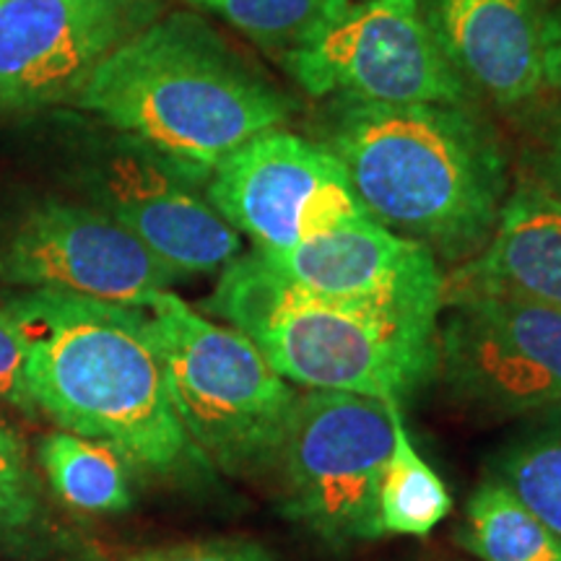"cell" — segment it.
Returning <instances> with one entry per match:
<instances>
[{
  "label": "cell",
  "mask_w": 561,
  "mask_h": 561,
  "mask_svg": "<svg viewBox=\"0 0 561 561\" xmlns=\"http://www.w3.org/2000/svg\"><path fill=\"white\" fill-rule=\"evenodd\" d=\"M320 144L371 219L466 263L486 248L510 193V151L476 104L328 100Z\"/></svg>",
  "instance_id": "1"
},
{
  "label": "cell",
  "mask_w": 561,
  "mask_h": 561,
  "mask_svg": "<svg viewBox=\"0 0 561 561\" xmlns=\"http://www.w3.org/2000/svg\"><path fill=\"white\" fill-rule=\"evenodd\" d=\"M5 310L24 333L37 411L149 473L191 476L210 466L174 411L144 307L26 291Z\"/></svg>",
  "instance_id": "2"
},
{
  "label": "cell",
  "mask_w": 561,
  "mask_h": 561,
  "mask_svg": "<svg viewBox=\"0 0 561 561\" xmlns=\"http://www.w3.org/2000/svg\"><path fill=\"white\" fill-rule=\"evenodd\" d=\"M206 185L224 157L280 128L297 104L206 19L174 11L123 42L73 100Z\"/></svg>",
  "instance_id": "3"
},
{
  "label": "cell",
  "mask_w": 561,
  "mask_h": 561,
  "mask_svg": "<svg viewBox=\"0 0 561 561\" xmlns=\"http://www.w3.org/2000/svg\"><path fill=\"white\" fill-rule=\"evenodd\" d=\"M206 310L255 343L286 382L403 403L434 375L439 314L328 297L257 250L221 268Z\"/></svg>",
  "instance_id": "4"
},
{
  "label": "cell",
  "mask_w": 561,
  "mask_h": 561,
  "mask_svg": "<svg viewBox=\"0 0 561 561\" xmlns=\"http://www.w3.org/2000/svg\"><path fill=\"white\" fill-rule=\"evenodd\" d=\"M174 411L203 458L231 476L271 471L297 390L248 335L216 325L178 294L146 301Z\"/></svg>",
  "instance_id": "5"
},
{
  "label": "cell",
  "mask_w": 561,
  "mask_h": 561,
  "mask_svg": "<svg viewBox=\"0 0 561 561\" xmlns=\"http://www.w3.org/2000/svg\"><path fill=\"white\" fill-rule=\"evenodd\" d=\"M396 409L354 392H297L273 455L280 507L325 543L385 536L380 486L396 445Z\"/></svg>",
  "instance_id": "6"
},
{
  "label": "cell",
  "mask_w": 561,
  "mask_h": 561,
  "mask_svg": "<svg viewBox=\"0 0 561 561\" xmlns=\"http://www.w3.org/2000/svg\"><path fill=\"white\" fill-rule=\"evenodd\" d=\"M66 167L89 206L128 229L180 278L216 273L242 255V234L201 193L206 185L144 140L91 121L70 138Z\"/></svg>",
  "instance_id": "7"
},
{
  "label": "cell",
  "mask_w": 561,
  "mask_h": 561,
  "mask_svg": "<svg viewBox=\"0 0 561 561\" xmlns=\"http://www.w3.org/2000/svg\"><path fill=\"white\" fill-rule=\"evenodd\" d=\"M434 375L460 411L483 421L561 405V310L502 294L447 301Z\"/></svg>",
  "instance_id": "8"
},
{
  "label": "cell",
  "mask_w": 561,
  "mask_h": 561,
  "mask_svg": "<svg viewBox=\"0 0 561 561\" xmlns=\"http://www.w3.org/2000/svg\"><path fill=\"white\" fill-rule=\"evenodd\" d=\"M278 62L312 100L476 102L421 19L416 0H351Z\"/></svg>",
  "instance_id": "9"
},
{
  "label": "cell",
  "mask_w": 561,
  "mask_h": 561,
  "mask_svg": "<svg viewBox=\"0 0 561 561\" xmlns=\"http://www.w3.org/2000/svg\"><path fill=\"white\" fill-rule=\"evenodd\" d=\"M206 198L257 252H284L341 224L369 219L343 164L284 128L252 136L214 167Z\"/></svg>",
  "instance_id": "10"
},
{
  "label": "cell",
  "mask_w": 561,
  "mask_h": 561,
  "mask_svg": "<svg viewBox=\"0 0 561 561\" xmlns=\"http://www.w3.org/2000/svg\"><path fill=\"white\" fill-rule=\"evenodd\" d=\"M0 280L26 291L146 307L180 276L100 208L42 201L0 244Z\"/></svg>",
  "instance_id": "11"
},
{
  "label": "cell",
  "mask_w": 561,
  "mask_h": 561,
  "mask_svg": "<svg viewBox=\"0 0 561 561\" xmlns=\"http://www.w3.org/2000/svg\"><path fill=\"white\" fill-rule=\"evenodd\" d=\"M159 0H0V117L73 104Z\"/></svg>",
  "instance_id": "12"
},
{
  "label": "cell",
  "mask_w": 561,
  "mask_h": 561,
  "mask_svg": "<svg viewBox=\"0 0 561 561\" xmlns=\"http://www.w3.org/2000/svg\"><path fill=\"white\" fill-rule=\"evenodd\" d=\"M261 255L310 291L409 312H442L445 273L437 255L371 216L322 231L291 250Z\"/></svg>",
  "instance_id": "13"
},
{
  "label": "cell",
  "mask_w": 561,
  "mask_h": 561,
  "mask_svg": "<svg viewBox=\"0 0 561 561\" xmlns=\"http://www.w3.org/2000/svg\"><path fill=\"white\" fill-rule=\"evenodd\" d=\"M553 0H416L473 100L517 112L543 89V37Z\"/></svg>",
  "instance_id": "14"
},
{
  "label": "cell",
  "mask_w": 561,
  "mask_h": 561,
  "mask_svg": "<svg viewBox=\"0 0 561 561\" xmlns=\"http://www.w3.org/2000/svg\"><path fill=\"white\" fill-rule=\"evenodd\" d=\"M481 294L523 297L561 310V203L520 172L486 248L445 276L442 305Z\"/></svg>",
  "instance_id": "15"
},
{
  "label": "cell",
  "mask_w": 561,
  "mask_h": 561,
  "mask_svg": "<svg viewBox=\"0 0 561 561\" xmlns=\"http://www.w3.org/2000/svg\"><path fill=\"white\" fill-rule=\"evenodd\" d=\"M37 460L60 502L87 515H110L133 504L128 460L104 442L73 432H50L39 442Z\"/></svg>",
  "instance_id": "16"
},
{
  "label": "cell",
  "mask_w": 561,
  "mask_h": 561,
  "mask_svg": "<svg viewBox=\"0 0 561 561\" xmlns=\"http://www.w3.org/2000/svg\"><path fill=\"white\" fill-rule=\"evenodd\" d=\"M486 479L561 536V405L525 416L489 460Z\"/></svg>",
  "instance_id": "17"
},
{
  "label": "cell",
  "mask_w": 561,
  "mask_h": 561,
  "mask_svg": "<svg viewBox=\"0 0 561 561\" xmlns=\"http://www.w3.org/2000/svg\"><path fill=\"white\" fill-rule=\"evenodd\" d=\"M458 541L479 561H561L559 533L489 479L468 500Z\"/></svg>",
  "instance_id": "18"
},
{
  "label": "cell",
  "mask_w": 561,
  "mask_h": 561,
  "mask_svg": "<svg viewBox=\"0 0 561 561\" xmlns=\"http://www.w3.org/2000/svg\"><path fill=\"white\" fill-rule=\"evenodd\" d=\"M396 445L380 486V523L385 536H426L450 515L453 496L445 481L432 471L413 447L396 409Z\"/></svg>",
  "instance_id": "19"
},
{
  "label": "cell",
  "mask_w": 561,
  "mask_h": 561,
  "mask_svg": "<svg viewBox=\"0 0 561 561\" xmlns=\"http://www.w3.org/2000/svg\"><path fill=\"white\" fill-rule=\"evenodd\" d=\"M53 515L24 439L0 421V557L34 559L47 553Z\"/></svg>",
  "instance_id": "20"
},
{
  "label": "cell",
  "mask_w": 561,
  "mask_h": 561,
  "mask_svg": "<svg viewBox=\"0 0 561 561\" xmlns=\"http://www.w3.org/2000/svg\"><path fill=\"white\" fill-rule=\"evenodd\" d=\"M214 13L273 58H284L318 34L351 0H185Z\"/></svg>",
  "instance_id": "21"
},
{
  "label": "cell",
  "mask_w": 561,
  "mask_h": 561,
  "mask_svg": "<svg viewBox=\"0 0 561 561\" xmlns=\"http://www.w3.org/2000/svg\"><path fill=\"white\" fill-rule=\"evenodd\" d=\"M536 100L515 112L523 123V153L517 172L561 203V100L546 104H536Z\"/></svg>",
  "instance_id": "22"
},
{
  "label": "cell",
  "mask_w": 561,
  "mask_h": 561,
  "mask_svg": "<svg viewBox=\"0 0 561 561\" xmlns=\"http://www.w3.org/2000/svg\"><path fill=\"white\" fill-rule=\"evenodd\" d=\"M0 405L37 416V405L26 382V341L13 314L0 310Z\"/></svg>",
  "instance_id": "23"
},
{
  "label": "cell",
  "mask_w": 561,
  "mask_h": 561,
  "mask_svg": "<svg viewBox=\"0 0 561 561\" xmlns=\"http://www.w3.org/2000/svg\"><path fill=\"white\" fill-rule=\"evenodd\" d=\"M128 561H273V557L252 541H206L151 549Z\"/></svg>",
  "instance_id": "24"
},
{
  "label": "cell",
  "mask_w": 561,
  "mask_h": 561,
  "mask_svg": "<svg viewBox=\"0 0 561 561\" xmlns=\"http://www.w3.org/2000/svg\"><path fill=\"white\" fill-rule=\"evenodd\" d=\"M543 87L561 96V0H553L543 37Z\"/></svg>",
  "instance_id": "25"
}]
</instances>
